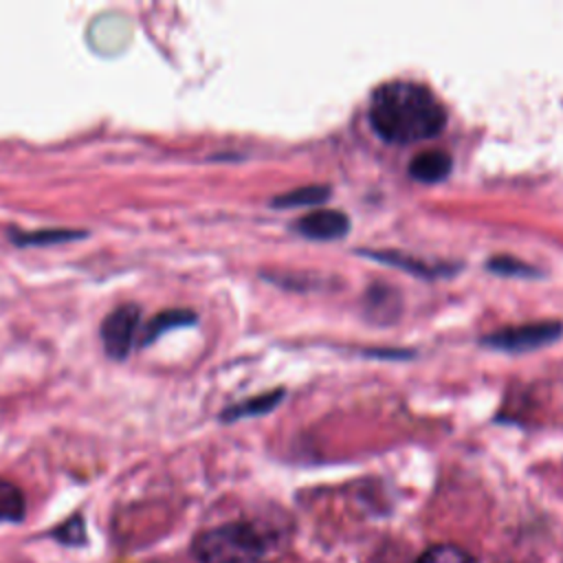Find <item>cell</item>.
Instances as JSON below:
<instances>
[{
  "label": "cell",
  "mask_w": 563,
  "mask_h": 563,
  "mask_svg": "<svg viewBox=\"0 0 563 563\" xmlns=\"http://www.w3.org/2000/svg\"><path fill=\"white\" fill-rule=\"evenodd\" d=\"M367 119L383 141L407 145L438 136L444 130L446 112L427 86L394 79L372 92Z\"/></svg>",
  "instance_id": "1"
},
{
  "label": "cell",
  "mask_w": 563,
  "mask_h": 563,
  "mask_svg": "<svg viewBox=\"0 0 563 563\" xmlns=\"http://www.w3.org/2000/svg\"><path fill=\"white\" fill-rule=\"evenodd\" d=\"M268 541L255 523L229 521L202 530L191 541L196 563H264Z\"/></svg>",
  "instance_id": "2"
},
{
  "label": "cell",
  "mask_w": 563,
  "mask_h": 563,
  "mask_svg": "<svg viewBox=\"0 0 563 563\" xmlns=\"http://www.w3.org/2000/svg\"><path fill=\"white\" fill-rule=\"evenodd\" d=\"M563 334V323L554 319L545 321H528V323H517V325H506L499 328L482 339L484 345L501 350V352H530L539 350L552 341H556Z\"/></svg>",
  "instance_id": "3"
},
{
  "label": "cell",
  "mask_w": 563,
  "mask_h": 563,
  "mask_svg": "<svg viewBox=\"0 0 563 563\" xmlns=\"http://www.w3.org/2000/svg\"><path fill=\"white\" fill-rule=\"evenodd\" d=\"M139 323H141V308L132 301L110 310L99 325L103 352L114 361H123L132 350Z\"/></svg>",
  "instance_id": "4"
},
{
  "label": "cell",
  "mask_w": 563,
  "mask_h": 563,
  "mask_svg": "<svg viewBox=\"0 0 563 563\" xmlns=\"http://www.w3.org/2000/svg\"><path fill=\"white\" fill-rule=\"evenodd\" d=\"M292 229L310 240H339L350 231V218L339 209H317L297 218Z\"/></svg>",
  "instance_id": "5"
},
{
  "label": "cell",
  "mask_w": 563,
  "mask_h": 563,
  "mask_svg": "<svg viewBox=\"0 0 563 563\" xmlns=\"http://www.w3.org/2000/svg\"><path fill=\"white\" fill-rule=\"evenodd\" d=\"M451 165L453 161L444 150H424L411 158L407 172L418 183H440L449 176Z\"/></svg>",
  "instance_id": "6"
},
{
  "label": "cell",
  "mask_w": 563,
  "mask_h": 563,
  "mask_svg": "<svg viewBox=\"0 0 563 563\" xmlns=\"http://www.w3.org/2000/svg\"><path fill=\"white\" fill-rule=\"evenodd\" d=\"M284 396H286L284 389H271V391L257 394V396H253V398H246V400L235 402V405H231L229 409H224V411H222V420H224V422H233V420H240V418L262 416V413L275 409Z\"/></svg>",
  "instance_id": "7"
},
{
  "label": "cell",
  "mask_w": 563,
  "mask_h": 563,
  "mask_svg": "<svg viewBox=\"0 0 563 563\" xmlns=\"http://www.w3.org/2000/svg\"><path fill=\"white\" fill-rule=\"evenodd\" d=\"M365 255L372 257V260H378L383 264L402 268V271H407L411 275L427 277V279L451 273V268H446V266H433V264H427L422 260H416V257H409V255H402V253H396V251H367Z\"/></svg>",
  "instance_id": "8"
},
{
  "label": "cell",
  "mask_w": 563,
  "mask_h": 563,
  "mask_svg": "<svg viewBox=\"0 0 563 563\" xmlns=\"http://www.w3.org/2000/svg\"><path fill=\"white\" fill-rule=\"evenodd\" d=\"M330 198V187L328 185H303L290 191L279 194L277 198L271 200V207L275 209H295V207H312Z\"/></svg>",
  "instance_id": "9"
},
{
  "label": "cell",
  "mask_w": 563,
  "mask_h": 563,
  "mask_svg": "<svg viewBox=\"0 0 563 563\" xmlns=\"http://www.w3.org/2000/svg\"><path fill=\"white\" fill-rule=\"evenodd\" d=\"M196 323V312L185 310V308H172V310H163L158 312L143 330L141 336V345L152 343L154 339H158L163 332H167L169 328H180V325H191Z\"/></svg>",
  "instance_id": "10"
},
{
  "label": "cell",
  "mask_w": 563,
  "mask_h": 563,
  "mask_svg": "<svg viewBox=\"0 0 563 563\" xmlns=\"http://www.w3.org/2000/svg\"><path fill=\"white\" fill-rule=\"evenodd\" d=\"M26 515V497L22 488L0 477V523H20Z\"/></svg>",
  "instance_id": "11"
},
{
  "label": "cell",
  "mask_w": 563,
  "mask_h": 563,
  "mask_svg": "<svg viewBox=\"0 0 563 563\" xmlns=\"http://www.w3.org/2000/svg\"><path fill=\"white\" fill-rule=\"evenodd\" d=\"M51 539H55L62 545L68 548H84L88 543V534H86V523L81 519V515H73L66 521H62L59 526H55L51 530Z\"/></svg>",
  "instance_id": "12"
},
{
  "label": "cell",
  "mask_w": 563,
  "mask_h": 563,
  "mask_svg": "<svg viewBox=\"0 0 563 563\" xmlns=\"http://www.w3.org/2000/svg\"><path fill=\"white\" fill-rule=\"evenodd\" d=\"M416 563H475V559L462 550L460 545H451V543H440V545H431L427 548Z\"/></svg>",
  "instance_id": "13"
},
{
  "label": "cell",
  "mask_w": 563,
  "mask_h": 563,
  "mask_svg": "<svg viewBox=\"0 0 563 563\" xmlns=\"http://www.w3.org/2000/svg\"><path fill=\"white\" fill-rule=\"evenodd\" d=\"M488 271L497 273V275H506V277H539V268L530 266L528 262H521L517 257H510V255H497V257H490L486 262Z\"/></svg>",
  "instance_id": "14"
},
{
  "label": "cell",
  "mask_w": 563,
  "mask_h": 563,
  "mask_svg": "<svg viewBox=\"0 0 563 563\" xmlns=\"http://www.w3.org/2000/svg\"><path fill=\"white\" fill-rule=\"evenodd\" d=\"M84 231H68V229H53V231H35V233H13V242L22 244V246H31V244H48V242H66V240H75V238H84Z\"/></svg>",
  "instance_id": "15"
},
{
  "label": "cell",
  "mask_w": 563,
  "mask_h": 563,
  "mask_svg": "<svg viewBox=\"0 0 563 563\" xmlns=\"http://www.w3.org/2000/svg\"><path fill=\"white\" fill-rule=\"evenodd\" d=\"M394 301H396V292L385 286H374L367 295V306H372L374 314H385V306L387 303L394 306Z\"/></svg>",
  "instance_id": "16"
}]
</instances>
